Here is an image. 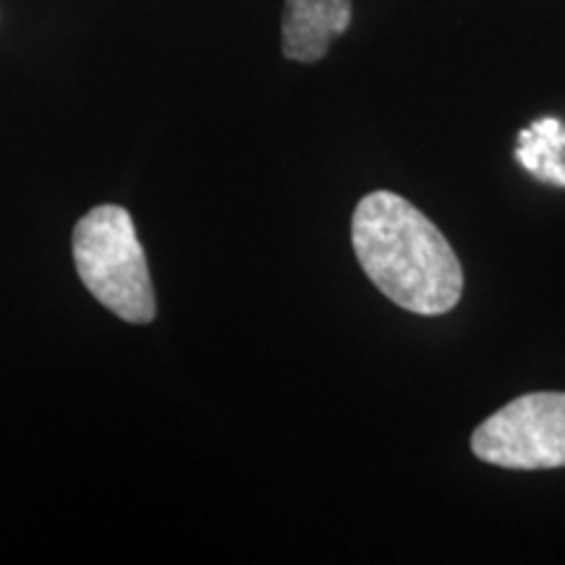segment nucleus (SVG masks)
Masks as SVG:
<instances>
[{"mask_svg": "<svg viewBox=\"0 0 565 565\" xmlns=\"http://www.w3.org/2000/svg\"><path fill=\"white\" fill-rule=\"evenodd\" d=\"M351 242L374 286L406 312L437 317L463 294V270L440 228L412 202L372 192L353 210Z\"/></svg>", "mask_w": 565, "mask_h": 565, "instance_id": "obj_1", "label": "nucleus"}, {"mask_svg": "<svg viewBox=\"0 0 565 565\" xmlns=\"http://www.w3.org/2000/svg\"><path fill=\"white\" fill-rule=\"evenodd\" d=\"M74 265L87 291L126 322L154 320V291L131 215L118 204L89 210L74 228Z\"/></svg>", "mask_w": 565, "mask_h": 565, "instance_id": "obj_2", "label": "nucleus"}, {"mask_svg": "<svg viewBox=\"0 0 565 565\" xmlns=\"http://www.w3.org/2000/svg\"><path fill=\"white\" fill-rule=\"evenodd\" d=\"M479 461L500 469L565 466V393H526L498 408L471 435Z\"/></svg>", "mask_w": 565, "mask_h": 565, "instance_id": "obj_3", "label": "nucleus"}, {"mask_svg": "<svg viewBox=\"0 0 565 565\" xmlns=\"http://www.w3.org/2000/svg\"><path fill=\"white\" fill-rule=\"evenodd\" d=\"M351 0H286L282 13V55L288 61L317 63L330 42L349 30Z\"/></svg>", "mask_w": 565, "mask_h": 565, "instance_id": "obj_4", "label": "nucleus"}, {"mask_svg": "<svg viewBox=\"0 0 565 565\" xmlns=\"http://www.w3.org/2000/svg\"><path fill=\"white\" fill-rule=\"evenodd\" d=\"M515 160L536 181L565 189V126L557 118H540L519 134Z\"/></svg>", "mask_w": 565, "mask_h": 565, "instance_id": "obj_5", "label": "nucleus"}]
</instances>
